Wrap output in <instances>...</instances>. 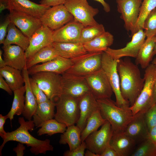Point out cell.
<instances>
[{
    "instance_id": "obj_20",
    "label": "cell",
    "mask_w": 156,
    "mask_h": 156,
    "mask_svg": "<svg viewBox=\"0 0 156 156\" xmlns=\"http://www.w3.org/2000/svg\"><path fill=\"white\" fill-rule=\"evenodd\" d=\"M145 113L139 112L135 115L129 123L124 133L133 139L136 144L148 138V127L144 117Z\"/></svg>"
},
{
    "instance_id": "obj_2",
    "label": "cell",
    "mask_w": 156,
    "mask_h": 156,
    "mask_svg": "<svg viewBox=\"0 0 156 156\" xmlns=\"http://www.w3.org/2000/svg\"><path fill=\"white\" fill-rule=\"evenodd\" d=\"M18 121L20 126L16 130L10 132H7L3 142L0 146V155L5 144L10 141H16L25 144L27 147H30V151L35 155L39 154H45L47 151H53V147L50 144L49 139L44 140H38L32 136L29 131H32L35 124L33 120L25 121L23 117H19Z\"/></svg>"
},
{
    "instance_id": "obj_43",
    "label": "cell",
    "mask_w": 156,
    "mask_h": 156,
    "mask_svg": "<svg viewBox=\"0 0 156 156\" xmlns=\"http://www.w3.org/2000/svg\"><path fill=\"white\" fill-rule=\"evenodd\" d=\"M86 148L85 141L82 142L80 146L73 151L67 150L63 154L64 156H83Z\"/></svg>"
},
{
    "instance_id": "obj_35",
    "label": "cell",
    "mask_w": 156,
    "mask_h": 156,
    "mask_svg": "<svg viewBox=\"0 0 156 156\" xmlns=\"http://www.w3.org/2000/svg\"><path fill=\"white\" fill-rule=\"evenodd\" d=\"M106 120L102 116L99 108L95 110L88 119L85 127L81 132L82 142L90 133L97 130Z\"/></svg>"
},
{
    "instance_id": "obj_18",
    "label": "cell",
    "mask_w": 156,
    "mask_h": 156,
    "mask_svg": "<svg viewBox=\"0 0 156 156\" xmlns=\"http://www.w3.org/2000/svg\"><path fill=\"white\" fill-rule=\"evenodd\" d=\"M53 31L46 26L42 25L29 38V46L25 51L27 58L33 55L39 50L53 43Z\"/></svg>"
},
{
    "instance_id": "obj_36",
    "label": "cell",
    "mask_w": 156,
    "mask_h": 156,
    "mask_svg": "<svg viewBox=\"0 0 156 156\" xmlns=\"http://www.w3.org/2000/svg\"><path fill=\"white\" fill-rule=\"evenodd\" d=\"M37 132L39 136L47 134L50 136L57 133H64L67 126L64 124L60 123L56 119H51L43 122Z\"/></svg>"
},
{
    "instance_id": "obj_19",
    "label": "cell",
    "mask_w": 156,
    "mask_h": 156,
    "mask_svg": "<svg viewBox=\"0 0 156 156\" xmlns=\"http://www.w3.org/2000/svg\"><path fill=\"white\" fill-rule=\"evenodd\" d=\"M71 59L60 56L56 58L41 64H37L28 69L29 75L41 72H48L62 75L73 65Z\"/></svg>"
},
{
    "instance_id": "obj_14",
    "label": "cell",
    "mask_w": 156,
    "mask_h": 156,
    "mask_svg": "<svg viewBox=\"0 0 156 156\" xmlns=\"http://www.w3.org/2000/svg\"><path fill=\"white\" fill-rule=\"evenodd\" d=\"M146 37L143 29H140L132 36L131 41L124 47L118 49L108 47L105 52L116 60L123 57L136 58Z\"/></svg>"
},
{
    "instance_id": "obj_33",
    "label": "cell",
    "mask_w": 156,
    "mask_h": 156,
    "mask_svg": "<svg viewBox=\"0 0 156 156\" xmlns=\"http://www.w3.org/2000/svg\"><path fill=\"white\" fill-rule=\"evenodd\" d=\"M81 131L76 125L67 127L65 132L60 135L59 142L60 144H68L69 150L73 151L79 147L82 142Z\"/></svg>"
},
{
    "instance_id": "obj_56",
    "label": "cell",
    "mask_w": 156,
    "mask_h": 156,
    "mask_svg": "<svg viewBox=\"0 0 156 156\" xmlns=\"http://www.w3.org/2000/svg\"><path fill=\"white\" fill-rule=\"evenodd\" d=\"M156 54V36L155 38V45L154 47V48L153 52V55L154 56Z\"/></svg>"
},
{
    "instance_id": "obj_27",
    "label": "cell",
    "mask_w": 156,
    "mask_h": 156,
    "mask_svg": "<svg viewBox=\"0 0 156 156\" xmlns=\"http://www.w3.org/2000/svg\"><path fill=\"white\" fill-rule=\"evenodd\" d=\"M56 103L49 99L38 104L35 112L33 116V121L37 128L48 120L54 118Z\"/></svg>"
},
{
    "instance_id": "obj_38",
    "label": "cell",
    "mask_w": 156,
    "mask_h": 156,
    "mask_svg": "<svg viewBox=\"0 0 156 156\" xmlns=\"http://www.w3.org/2000/svg\"><path fill=\"white\" fill-rule=\"evenodd\" d=\"M156 8V0H143L140 7L135 33L139 30L143 29L144 21L146 18L150 13Z\"/></svg>"
},
{
    "instance_id": "obj_28",
    "label": "cell",
    "mask_w": 156,
    "mask_h": 156,
    "mask_svg": "<svg viewBox=\"0 0 156 156\" xmlns=\"http://www.w3.org/2000/svg\"><path fill=\"white\" fill-rule=\"evenodd\" d=\"M60 56L57 51L51 44L41 49L32 56L27 58L26 68L28 69L39 63H44Z\"/></svg>"
},
{
    "instance_id": "obj_30",
    "label": "cell",
    "mask_w": 156,
    "mask_h": 156,
    "mask_svg": "<svg viewBox=\"0 0 156 156\" xmlns=\"http://www.w3.org/2000/svg\"><path fill=\"white\" fill-rule=\"evenodd\" d=\"M155 38V36L145 40L135 58V64L143 69L146 68L152 60Z\"/></svg>"
},
{
    "instance_id": "obj_55",
    "label": "cell",
    "mask_w": 156,
    "mask_h": 156,
    "mask_svg": "<svg viewBox=\"0 0 156 156\" xmlns=\"http://www.w3.org/2000/svg\"><path fill=\"white\" fill-rule=\"evenodd\" d=\"M84 155L85 156H99L97 154L88 149H87Z\"/></svg>"
},
{
    "instance_id": "obj_32",
    "label": "cell",
    "mask_w": 156,
    "mask_h": 156,
    "mask_svg": "<svg viewBox=\"0 0 156 156\" xmlns=\"http://www.w3.org/2000/svg\"><path fill=\"white\" fill-rule=\"evenodd\" d=\"M29 38L10 22L8 27L7 34L3 45L14 44L25 51L29 46Z\"/></svg>"
},
{
    "instance_id": "obj_37",
    "label": "cell",
    "mask_w": 156,
    "mask_h": 156,
    "mask_svg": "<svg viewBox=\"0 0 156 156\" xmlns=\"http://www.w3.org/2000/svg\"><path fill=\"white\" fill-rule=\"evenodd\" d=\"M102 24L84 27L81 34L79 42L84 44L92 40L105 31Z\"/></svg>"
},
{
    "instance_id": "obj_58",
    "label": "cell",
    "mask_w": 156,
    "mask_h": 156,
    "mask_svg": "<svg viewBox=\"0 0 156 156\" xmlns=\"http://www.w3.org/2000/svg\"><path fill=\"white\" fill-rule=\"evenodd\" d=\"M155 105H156V103H155Z\"/></svg>"
},
{
    "instance_id": "obj_57",
    "label": "cell",
    "mask_w": 156,
    "mask_h": 156,
    "mask_svg": "<svg viewBox=\"0 0 156 156\" xmlns=\"http://www.w3.org/2000/svg\"><path fill=\"white\" fill-rule=\"evenodd\" d=\"M151 64L156 66V57L152 60Z\"/></svg>"
},
{
    "instance_id": "obj_47",
    "label": "cell",
    "mask_w": 156,
    "mask_h": 156,
    "mask_svg": "<svg viewBox=\"0 0 156 156\" xmlns=\"http://www.w3.org/2000/svg\"><path fill=\"white\" fill-rule=\"evenodd\" d=\"M0 88L9 94L11 95L13 91L10 88V86L3 79V78L0 75Z\"/></svg>"
},
{
    "instance_id": "obj_48",
    "label": "cell",
    "mask_w": 156,
    "mask_h": 156,
    "mask_svg": "<svg viewBox=\"0 0 156 156\" xmlns=\"http://www.w3.org/2000/svg\"><path fill=\"white\" fill-rule=\"evenodd\" d=\"M7 119L6 115L3 116L0 114V136L3 140L6 135L7 132L4 129V125L6 120Z\"/></svg>"
},
{
    "instance_id": "obj_22",
    "label": "cell",
    "mask_w": 156,
    "mask_h": 156,
    "mask_svg": "<svg viewBox=\"0 0 156 156\" xmlns=\"http://www.w3.org/2000/svg\"><path fill=\"white\" fill-rule=\"evenodd\" d=\"M79 106L80 115L76 125L81 132L85 127L89 117L99 107L97 99L91 92L79 98Z\"/></svg>"
},
{
    "instance_id": "obj_39",
    "label": "cell",
    "mask_w": 156,
    "mask_h": 156,
    "mask_svg": "<svg viewBox=\"0 0 156 156\" xmlns=\"http://www.w3.org/2000/svg\"><path fill=\"white\" fill-rule=\"evenodd\" d=\"M132 156H156V145L147 138L139 144Z\"/></svg>"
},
{
    "instance_id": "obj_29",
    "label": "cell",
    "mask_w": 156,
    "mask_h": 156,
    "mask_svg": "<svg viewBox=\"0 0 156 156\" xmlns=\"http://www.w3.org/2000/svg\"><path fill=\"white\" fill-rule=\"evenodd\" d=\"M114 40L113 35L105 31L83 45L88 52H105L113 44Z\"/></svg>"
},
{
    "instance_id": "obj_16",
    "label": "cell",
    "mask_w": 156,
    "mask_h": 156,
    "mask_svg": "<svg viewBox=\"0 0 156 156\" xmlns=\"http://www.w3.org/2000/svg\"><path fill=\"white\" fill-rule=\"evenodd\" d=\"M62 76V94L79 98L91 92L85 77L73 75L65 73Z\"/></svg>"
},
{
    "instance_id": "obj_31",
    "label": "cell",
    "mask_w": 156,
    "mask_h": 156,
    "mask_svg": "<svg viewBox=\"0 0 156 156\" xmlns=\"http://www.w3.org/2000/svg\"><path fill=\"white\" fill-rule=\"evenodd\" d=\"M21 71L8 66L0 68V75L5 79L13 92L24 86V80Z\"/></svg>"
},
{
    "instance_id": "obj_50",
    "label": "cell",
    "mask_w": 156,
    "mask_h": 156,
    "mask_svg": "<svg viewBox=\"0 0 156 156\" xmlns=\"http://www.w3.org/2000/svg\"><path fill=\"white\" fill-rule=\"evenodd\" d=\"M147 138L156 145V126L148 131Z\"/></svg>"
},
{
    "instance_id": "obj_11",
    "label": "cell",
    "mask_w": 156,
    "mask_h": 156,
    "mask_svg": "<svg viewBox=\"0 0 156 156\" xmlns=\"http://www.w3.org/2000/svg\"><path fill=\"white\" fill-rule=\"evenodd\" d=\"M42 25L56 30L73 20L74 18L64 4L50 7L40 18Z\"/></svg>"
},
{
    "instance_id": "obj_3",
    "label": "cell",
    "mask_w": 156,
    "mask_h": 156,
    "mask_svg": "<svg viewBox=\"0 0 156 156\" xmlns=\"http://www.w3.org/2000/svg\"><path fill=\"white\" fill-rule=\"evenodd\" d=\"M97 100L102 116L110 123L113 133L124 132L134 117L130 107H119L111 98Z\"/></svg>"
},
{
    "instance_id": "obj_6",
    "label": "cell",
    "mask_w": 156,
    "mask_h": 156,
    "mask_svg": "<svg viewBox=\"0 0 156 156\" xmlns=\"http://www.w3.org/2000/svg\"><path fill=\"white\" fill-rule=\"evenodd\" d=\"M103 52H88L79 57L71 59L72 66L65 73L73 75L85 77L101 68Z\"/></svg>"
},
{
    "instance_id": "obj_24",
    "label": "cell",
    "mask_w": 156,
    "mask_h": 156,
    "mask_svg": "<svg viewBox=\"0 0 156 156\" xmlns=\"http://www.w3.org/2000/svg\"><path fill=\"white\" fill-rule=\"evenodd\" d=\"M136 143L124 132L113 133L110 145L118 153L119 156H128L135 150Z\"/></svg>"
},
{
    "instance_id": "obj_7",
    "label": "cell",
    "mask_w": 156,
    "mask_h": 156,
    "mask_svg": "<svg viewBox=\"0 0 156 156\" xmlns=\"http://www.w3.org/2000/svg\"><path fill=\"white\" fill-rule=\"evenodd\" d=\"M31 77L48 99L57 101L62 94V79L61 75L50 72H41L32 75Z\"/></svg>"
},
{
    "instance_id": "obj_23",
    "label": "cell",
    "mask_w": 156,
    "mask_h": 156,
    "mask_svg": "<svg viewBox=\"0 0 156 156\" xmlns=\"http://www.w3.org/2000/svg\"><path fill=\"white\" fill-rule=\"evenodd\" d=\"M9 11L14 10L40 19L51 7L38 4L29 0H8Z\"/></svg>"
},
{
    "instance_id": "obj_13",
    "label": "cell",
    "mask_w": 156,
    "mask_h": 156,
    "mask_svg": "<svg viewBox=\"0 0 156 156\" xmlns=\"http://www.w3.org/2000/svg\"><path fill=\"white\" fill-rule=\"evenodd\" d=\"M142 0H116L117 10L125 23V27L131 31L132 36L135 33L139 16Z\"/></svg>"
},
{
    "instance_id": "obj_34",
    "label": "cell",
    "mask_w": 156,
    "mask_h": 156,
    "mask_svg": "<svg viewBox=\"0 0 156 156\" xmlns=\"http://www.w3.org/2000/svg\"><path fill=\"white\" fill-rule=\"evenodd\" d=\"M14 97L10 110L6 115L8 118L11 121L14 115L18 116L22 114L25 107V85L13 92Z\"/></svg>"
},
{
    "instance_id": "obj_4",
    "label": "cell",
    "mask_w": 156,
    "mask_h": 156,
    "mask_svg": "<svg viewBox=\"0 0 156 156\" xmlns=\"http://www.w3.org/2000/svg\"><path fill=\"white\" fill-rule=\"evenodd\" d=\"M142 89L134 104L130 107L133 115L145 113L152 106L154 86L156 81V66L151 64L145 68Z\"/></svg>"
},
{
    "instance_id": "obj_21",
    "label": "cell",
    "mask_w": 156,
    "mask_h": 156,
    "mask_svg": "<svg viewBox=\"0 0 156 156\" xmlns=\"http://www.w3.org/2000/svg\"><path fill=\"white\" fill-rule=\"evenodd\" d=\"M3 56L6 66L22 70L26 68L25 51L17 45H3Z\"/></svg>"
},
{
    "instance_id": "obj_25",
    "label": "cell",
    "mask_w": 156,
    "mask_h": 156,
    "mask_svg": "<svg viewBox=\"0 0 156 156\" xmlns=\"http://www.w3.org/2000/svg\"><path fill=\"white\" fill-rule=\"evenodd\" d=\"M22 71L25 88V107L22 114L25 118L29 120H31L38 104L31 87L28 69L25 68Z\"/></svg>"
},
{
    "instance_id": "obj_49",
    "label": "cell",
    "mask_w": 156,
    "mask_h": 156,
    "mask_svg": "<svg viewBox=\"0 0 156 156\" xmlns=\"http://www.w3.org/2000/svg\"><path fill=\"white\" fill-rule=\"evenodd\" d=\"M25 148L23 144L19 142L17 146L13 148V151L16 153L17 156H23L24 155V151Z\"/></svg>"
},
{
    "instance_id": "obj_8",
    "label": "cell",
    "mask_w": 156,
    "mask_h": 156,
    "mask_svg": "<svg viewBox=\"0 0 156 156\" xmlns=\"http://www.w3.org/2000/svg\"><path fill=\"white\" fill-rule=\"evenodd\" d=\"M117 61L103 52L102 55L101 68L105 73L115 94L116 105L120 107H130L129 102L124 99L121 94L120 79L117 69Z\"/></svg>"
},
{
    "instance_id": "obj_51",
    "label": "cell",
    "mask_w": 156,
    "mask_h": 156,
    "mask_svg": "<svg viewBox=\"0 0 156 156\" xmlns=\"http://www.w3.org/2000/svg\"><path fill=\"white\" fill-rule=\"evenodd\" d=\"M5 9L9 10L8 0H0V13Z\"/></svg>"
},
{
    "instance_id": "obj_9",
    "label": "cell",
    "mask_w": 156,
    "mask_h": 156,
    "mask_svg": "<svg viewBox=\"0 0 156 156\" xmlns=\"http://www.w3.org/2000/svg\"><path fill=\"white\" fill-rule=\"evenodd\" d=\"M64 4L73 16L74 20L84 27L98 23L94 17L99 10L90 5L87 0H67Z\"/></svg>"
},
{
    "instance_id": "obj_10",
    "label": "cell",
    "mask_w": 156,
    "mask_h": 156,
    "mask_svg": "<svg viewBox=\"0 0 156 156\" xmlns=\"http://www.w3.org/2000/svg\"><path fill=\"white\" fill-rule=\"evenodd\" d=\"M113 132L111 124L106 120L100 130L91 133L86 138V148L100 156L110 145Z\"/></svg>"
},
{
    "instance_id": "obj_17",
    "label": "cell",
    "mask_w": 156,
    "mask_h": 156,
    "mask_svg": "<svg viewBox=\"0 0 156 156\" xmlns=\"http://www.w3.org/2000/svg\"><path fill=\"white\" fill-rule=\"evenodd\" d=\"M84 27L82 24L74 19L60 28L53 31V42H79L81 32Z\"/></svg>"
},
{
    "instance_id": "obj_52",
    "label": "cell",
    "mask_w": 156,
    "mask_h": 156,
    "mask_svg": "<svg viewBox=\"0 0 156 156\" xmlns=\"http://www.w3.org/2000/svg\"><path fill=\"white\" fill-rule=\"evenodd\" d=\"M101 3L102 5L103 10L106 12H109L110 11V8L109 4L104 0H94Z\"/></svg>"
},
{
    "instance_id": "obj_54",
    "label": "cell",
    "mask_w": 156,
    "mask_h": 156,
    "mask_svg": "<svg viewBox=\"0 0 156 156\" xmlns=\"http://www.w3.org/2000/svg\"><path fill=\"white\" fill-rule=\"evenodd\" d=\"M156 103V81L155 83L153 92L152 106Z\"/></svg>"
},
{
    "instance_id": "obj_45",
    "label": "cell",
    "mask_w": 156,
    "mask_h": 156,
    "mask_svg": "<svg viewBox=\"0 0 156 156\" xmlns=\"http://www.w3.org/2000/svg\"><path fill=\"white\" fill-rule=\"evenodd\" d=\"M67 0H41L40 4L45 6L51 7L64 4Z\"/></svg>"
},
{
    "instance_id": "obj_15",
    "label": "cell",
    "mask_w": 156,
    "mask_h": 156,
    "mask_svg": "<svg viewBox=\"0 0 156 156\" xmlns=\"http://www.w3.org/2000/svg\"><path fill=\"white\" fill-rule=\"evenodd\" d=\"M8 16L11 22L29 38L42 25L40 19L16 10L10 11Z\"/></svg>"
},
{
    "instance_id": "obj_44",
    "label": "cell",
    "mask_w": 156,
    "mask_h": 156,
    "mask_svg": "<svg viewBox=\"0 0 156 156\" xmlns=\"http://www.w3.org/2000/svg\"><path fill=\"white\" fill-rule=\"evenodd\" d=\"M11 22L8 16L0 25V44H3L6 37L8 28Z\"/></svg>"
},
{
    "instance_id": "obj_42",
    "label": "cell",
    "mask_w": 156,
    "mask_h": 156,
    "mask_svg": "<svg viewBox=\"0 0 156 156\" xmlns=\"http://www.w3.org/2000/svg\"><path fill=\"white\" fill-rule=\"evenodd\" d=\"M144 117L148 131L156 126V105H154L145 113Z\"/></svg>"
},
{
    "instance_id": "obj_53",
    "label": "cell",
    "mask_w": 156,
    "mask_h": 156,
    "mask_svg": "<svg viewBox=\"0 0 156 156\" xmlns=\"http://www.w3.org/2000/svg\"><path fill=\"white\" fill-rule=\"evenodd\" d=\"M2 51L0 50V68H3L6 66L5 62L3 59L2 58Z\"/></svg>"
},
{
    "instance_id": "obj_41",
    "label": "cell",
    "mask_w": 156,
    "mask_h": 156,
    "mask_svg": "<svg viewBox=\"0 0 156 156\" xmlns=\"http://www.w3.org/2000/svg\"><path fill=\"white\" fill-rule=\"evenodd\" d=\"M31 87L38 104L46 101L49 99L44 92L39 87L34 80L29 77Z\"/></svg>"
},
{
    "instance_id": "obj_5",
    "label": "cell",
    "mask_w": 156,
    "mask_h": 156,
    "mask_svg": "<svg viewBox=\"0 0 156 156\" xmlns=\"http://www.w3.org/2000/svg\"><path fill=\"white\" fill-rule=\"evenodd\" d=\"M79 99L62 94L56 103L55 119L67 127L76 124L80 115Z\"/></svg>"
},
{
    "instance_id": "obj_46",
    "label": "cell",
    "mask_w": 156,
    "mask_h": 156,
    "mask_svg": "<svg viewBox=\"0 0 156 156\" xmlns=\"http://www.w3.org/2000/svg\"><path fill=\"white\" fill-rule=\"evenodd\" d=\"M100 156H119L117 151L109 145L107 146Z\"/></svg>"
},
{
    "instance_id": "obj_1",
    "label": "cell",
    "mask_w": 156,
    "mask_h": 156,
    "mask_svg": "<svg viewBox=\"0 0 156 156\" xmlns=\"http://www.w3.org/2000/svg\"><path fill=\"white\" fill-rule=\"evenodd\" d=\"M137 65L128 57L121 58L117 61L121 94L129 102L130 106L135 102L144 84V78L142 77Z\"/></svg>"
},
{
    "instance_id": "obj_26",
    "label": "cell",
    "mask_w": 156,
    "mask_h": 156,
    "mask_svg": "<svg viewBox=\"0 0 156 156\" xmlns=\"http://www.w3.org/2000/svg\"><path fill=\"white\" fill-rule=\"evenodd\" d=\"M52 44L57 51L60 56L66 58H74L84 55L88 53L83 44L80 42H53Z\"/></svg>"
},
{
    "instance_id": "obj_12",
    "label": "cell",
    "mask_w": 156,
    "mask_h": 156,
    "mask_svg": "<svg viewBox=\"0 0 156 156\" xmlns=\"http://www.w3.org/2000/svg\"><path fill=\"white\" fill-rule=\"evenodd\" d=\"M85 77L91 92L96 99L111 98L113 92L106 74L101 68Z\"/></svg>"
},
{
    "instance_id": "obj_40",
    "label": "cell",
    "mask_w": 156,
    "mask_h": 156,
    "mask_svg": "<svg viewBox=\"0 0 156 156\" xmlns=\"http://www.w3.org/2000/svg\"><path fill=\"white\" fill-rule=\"evenodd\" d=\"M147 38L156 36V8L146 18L143 27Z\"/></svg>"
}]
</instances>
